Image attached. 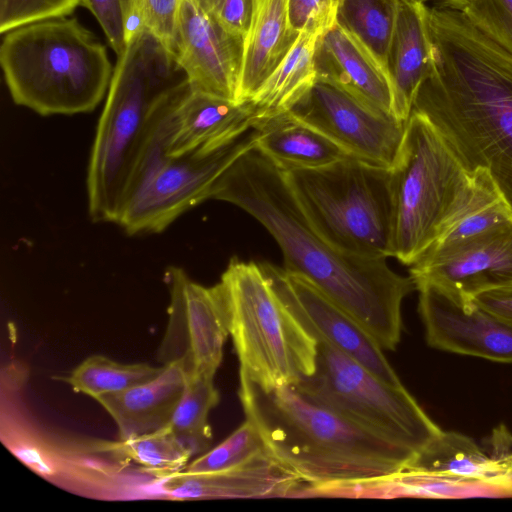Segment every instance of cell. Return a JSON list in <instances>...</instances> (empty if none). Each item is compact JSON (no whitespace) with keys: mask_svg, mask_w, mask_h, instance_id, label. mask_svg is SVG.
<instances>
[{"mask_svg":"<svg viewBox=\"0 0 512 512\" xmlns=\"http://www.w3.org/2000/svg\"><path fill=\"white\" fill-rule=\"evenodd\" d=\"M210 199L226 201L253 216L278 243L287 272L308 280L341 306L383 350L397 348L402 303L416 290L412 278L394 272L386 259L351 255L327 241L303 213L285 172L257 147L222 173Z\"/></svg>","mask_w":512,"mask_h":512,"instance_id":"1","label":"cell"},{"mask_svg":"<svg viewBox=\"0 0 512 512\" xmlns=\"http://www.w3.org/2000/svg\"><path fill=\"white\" fill-rule=\"evenodd\" d=\"M426 26L431 69L412 111L467 170H485L512 207V52L450 5H427Z\"/></svg>","mask_w":512,"mask_h":512,"instance_id":"2","label":"cell"},{"mask_svg":"<svg viewBox=\"0 0 512 512\" xmlns=\"http://www.w3.org/2000/svg\"><path fill=\"white\" fill-rule=\"evenodd\" d=\"M238 396L268 453L307 486L391 474L418 455L347 420L295 385L266 390L239 376Z\"/></svg>","mask_w":512,"mask_h":512,"instance_id":"3","label":"cell"},{"mask_svg":"<svg viewBox=\"0 0 512 512\" xmlns=\"http://www.w3.org/2000/svg\"><path fill=\"white\" fill-rule=\"evenodd\" d=\"M186 79L167 47L150 31L132 36L117 56L87 168L93 222H118L125 190L153 109Z\"/></svg>","mask_w":512,"mask_h":512,"instance_id":"4","label":"cell"},{"mask_svg":"<svg viewBox=\"0 0 512 512\" xmlns=\"http://www.w3.org/2000/svg\"><path fill=\"white\" fill-rule=\"evenodd\" d=\"M0 64L14 103L42 116L93 111L114 67L106 46L70 15L31 22L5 34Z\"/></svg>","mask_w":512,"mask_h":512,"instance_id":"5","label":"cell"},{"mask_svg":"<svg viewBox=\"0 0 512 512\" xmlns=\"http://www.w3.org/2000/svg\"><path fill=\"white\" fill-rule=\"evenodd\" d=\"M471 173L422 114L412 111L390 168L392 257L414 264L472 201Z\"/></svg>","mask_w":512,"mask_h":512,"instance_id":"6","label":"cell"},{"mask_svg":"<svg viewBox=\"0 0 512 512\" xmlns=\"http://www.w3.org/2000/svg\"><path fill=\"white\" fill-rule=\"evenodd\" d=\"M221 281L229 301L239 376L266 390L311 376L318 342L283 304L260 264L233 258Z\"/></svg>","mask_w":512,"mask_h":512,"instance_id":"7","label":"cell"},{"mask_svg":"<svg viewBox=\"0 0 512 512\" xmlns=\"http://www.w3.org/2000/svg\"><path fill=\"white\" fill-rule=\"evenodd\" d=\"M173 88L153 109L125 190L117 224L128 235L161 233L183 213L210 199L216 180L255 146L256 130L251 129L210 155H168L165 141Z\"/></svg>","mask_w":512,"mask_h":512,"instance_id":"8","label":"cell"},{"mask_svg":"<svg viewBox=\"0 0 512 512\" xmlns=\"http://www.w3.org/2000/svg\"><path fill=\"white\" fill-rule=\"evenodd\" d=\"M284 172L303 213L332 245L359 257H392L390 169L348 156Z\"/></svg>","mask_w":512,"mask_h":512,"instance_id":"9","label":"cell"},{"mask_svg":"<svg viewBox=\"0 0 512 512\" xmlns=\"http://www.w3.org/2000/svg\"><path fill=\"white\" fill-rule=\"evenodd\" d=\"M295 386L347 420L418 454L442 431L403 384L384 381L327 343L318 342L315 372Z\"/></svg>","mask_w":512,"mask_h":512,"instance_id":"10","label":"cell"},{"mask_svg":"<svg viewBox=\"0 0 512 512\" xmlns=\"http://www.w3.org/2000/svg\"><path fill=\"white\" fill-rule=\"evenodd\" d=\"M164 279L170 301L157 360L162 365L179 364L187 376L214 378L230 336V307L223 282L201 285L180 267H168Z\"/></svg>","mask_w":512,"mask_h":512,"instance_id":"11","label":"cell"},{"mask_svg":"<svg viewBox=\"0 0 512 512\" xmlns=\"http://www.w3.org/2000/svg\"><path fill=\"white\" fill-rule=\"evenodd\" d=\"M287 112L349 156L388 169L397 158L407 123L318 79Z\"/></svg>","mask_w":512,"mask_h":512,"instance_id":"12","label":"cell"},{"mask_svg":"<svg viewBox=\"0 0 512 512\" xmlns=\"http://www.w3.org/2000/svg\"><path fill=\"white\" fill-rule=\"evenodd\" d=\"M409 272L415 285L431 284L463 305L485 293L512 290V219L429 248Z\"/></svg>","mask_w":512,"mask_h":512,"instance_id":"13","label":"cell"},{"mask_svg":"<svg viewBox=\"0 0 512 512\" xmlns=\"http://www.w3.org/2000/svg\"><path fill=\"white\" fill-rule=\"evenodd\" d=\"M260 266L283 304L317 342L329 344L386 382L402 384L384 350L341 306L301 276L267 262Z\"/></svg>","mask_w":512,"mask_h":512,"instance_id":"14","label":"cell"},{"mask_svg":"<svg viewBox=\"0 0 512 512\" xmlns=\"http://www.w3.org/2000/svg\"><path fill=\"white\" fill-rule=\"evenodd\" d=\"M244 46L193 0H181L170 52L193 89L237 101Z\"/></svg>","mask_w":512,"mask_h":512,"instance_id":"15","label":"cell"},{"mask_svg":"<svg viewBox=\"0 0 512 512\" xmlns=\"http://www.w3.org/2000/svg\"><path fill=\"white\" fill-rule=\"evenodd\" d=\"M416 290L418 312L430 347L512 363L510 325L475 302L463 305L431 284H417Z\"/></svg>","mask_w":512,"mask_h":512,"instance_id":"16","label":"cell"},{"mask_svg":"<svg viewBox=\"0 0 512 512\" xmlns=\"http://www.w3.org/2000/svg\"><path fill=\"white\" fill-rule=\"evenodd\" d=\"M250 101L237 102L193 89L187 78L171 92L166 152L173 157L206 156L253 129Z\"/></svg>","mask_w":512,"mask_h":512,"instance_id":"17","label":"cell"},{"mask_svg":"<svg viewBox=\"0 0 512 512\" xmlns=\"http://www.w3.org/2000/svg\"><path fill=\"white\" fill-rule=\"evenodd\" d=\"M172 500L297 498L307 485L268 452L239 466L207 473L176 471L156 479Z\"/></svg>","mask_w":512,"mask_h":512,"instance_id":"18","label":"cell"},{"mask_svg":"<svg viewBox=\"0 0 512 512\" xmlns=\"http://www.w3.org/2000/svg\"><path fill=\"white\" fill-rule=\"evenodd\" d=\"M315 66L318 80L336 86L378 112L395 116L386 71L337 23L319 37Z\"/></svg>","mask_w":512,"mask_h":512,"instance_id":"19","label":"cell"},{"mask_svg":"<svg viewBox=\"0 0 512 512\" xmlns=\"http://www.w3.org/2000/svg\"><path fill=\"white\" fill-rule=\"evenodd\" d=\"M426 3L399 0L386 72L397 118L407 121L417 92L431 69V45L426 26Z\"/></svg>","mask_w":512,"mask_h":512,"instance_id":"20","label":"cell"},{"mask_svg":"<svg viewBox=\"0 0 512 512\" xmlns=\"http://www.w3.org/2000/svg\"><path fill=\"white\" fill-rule=\"evenodd\" d=\"M154 379L95 400L118 428L119 440H127L167 427L182 397L187 375L179 364L163 365Z\"/></svg>","mask_w":512,"mask_h":512,"instance_id":"21","label":"cell"},{"mask_svg":"<svg viewBox=\"0 0 512 512\" xmlns=\"http://www.w3.org/2000/svg\"><path fill=\"white\" fill-rule=\"evenodd\" d=\"M299 33L288 23L286 0H261L245 39L237 101L248 102L295 45Z\"/></svg>","mask_w":512,"mask_h":512,"instance_id":"22","label":"cell"},{"mask_svg":"<svg viewBox=\"0 0 512 512\" xmlns=\"http://www.w3.org/2000/svg\"><path fill=\"white\" fill-rule=\"evenodd\" d=\"M253 129L255 147L283 171L321 168L349 156L289 112L260 121Z\"/></svg>","mask_w":512,"mask_h":512,"instance_id":"23","label":"cell"},{"mask_svg":"<svg viewBox=\"0 0 512 512\" xmlns=\"http://www.w3.org/2000/svg\"><path fill=\"white\" fill-rule=\"evenodd\" d=\"M320 36L300 33L287 57L250 100L254 108L253 126L289 111L316 82L315 54Z\"/></svg>","mask_w":512,"mask_h":512,"instance_id":"24","label":"cell"},{"mask_svg":"<svg viewBox=\"0 0 512 512\" xmlns=\"http://www.w3.org/2000/svg\"><path fill=\"white\" fill-rule=\"evenodd\" d=\"M398 5L399 0H340L337 8L336 23L354 37L385 71Z\"/></svg>","mask_w":512,"mask_h":512,"instance_id":"25","label":"cell"},{"mask_svg":"<svg viewBox=\"0 0 512 512\" xmlns=\"http://www.w3.org/2000/svg\"><path fill=\"white\" fill-rule=\"evenodd\" d=\"M219 401L213 377L187 376L186 387L168 428L192 457L211 448L213 434L208 416Z\"/></svg>","mask_w":512,"mask_h":512,"instance_id":"26","label":"cell"},{"mask_svg":"<svg viewBox=\"0 0 512 512\" xmlns=\"http://www.w3.org/2000/svg\"><path fill=\"white\" fill-rule=\"evenodd\" d=\"M91 448L117 460L133 461L155 479L182 470L192 458L168 426L127 440L93 442Z\"/></svg>","mask_w":512,"mask_h":512,"instance_id":"27","label":"cell"},{"mask_svg":"<svg viewBox=\"0 0 512 512\" xmlns=\"http://www.w3.org/2000/svg\"><path fill=\"white\" fill-rule=\"evenodd\" d=\"M164 366L146 363L123 364L103 355H92L83 360L68 376L57 377L75 392L97 397L124 391L157 377Z\"/></svg>","mask_w":512,"mask_h":512,"instance_id":"28","label":"cell"},{"mask_svg":"<svg viewBox=\"0 0 512 512\" xmlns=\"http://www.w3.org/2000/svg\"><path fill=\"white\" fill-rule=\"evenodd\" d=\"M267 448L256 425L245 421L216 447L199 455L182 470L189 473H207L230 469L266 453Z\"/></svg>","mask_w":512,"mask_h":512,"instance_id":"29","label":"cell"},{"mask_svg":"<svg viewBox=\"0 0 512 512\" xmlns=\"http://www.w3.org/2000/svg\"><path fill=\"white\" fill-rule=\"evenodd\" d=\"M81 6L97 20L116 55L121 54L135 35L133 0H81Z\"/></svg>","mask_w":512,"mask_h":512,"instance_id":"30","label":"cell"},{"mask_svg":"<svg viewBox=\"0 0 512 512\" xmlns=\"http://www.w3.org/2000/svg\"><path fill=\"white\" fill-rule=\"evenodd\" d=\"M457 8L484 34L512 52V0H464Z\"/></svg>","mask_w":512,"mask_h":512,"instance_id":"31","label":"cell"},{"mask_svg":"<svg viewBox=\"0 0 512 512\" xmlns=\"http://www.w3.org/2000/svg\"><path fill=\"white\" fill-rule=\"evenodd\" d=\"M81 0H0V33L39 20L67 16Z\"/></svg>","mask_w":512,"mask_h":512,"instance_id":"32","label":"cell"},{"mask_svg":"<svg viewBox=\"0 0 512 512\" xmlns=\"http://www.w3.org/2000/svg\"><path fill=\"white\" fill-rule=\"evenodd\" d=\"M181 0H133L135 34L153 33L170 51Z\"/></svg>","mask_w":512,"mask_h":512,"instance_id":"33","label":"cell"},{"mask_svg":"<svg viewBox=\"0 0 512 512\" xmlns=\"http://www.w3.org/2000/svg\"><path fill=\"white\" fill-rule=\"evenodd\" d=\"M340 0H286L290 28L297 32L323 34L336 23Z\"/></svg>","mask_w":512,"mask_h":512,"instance_id":"34","label":"cell"},{"mask_svg":"<svg viewBox=\"0 0 512 512\" xmlns=\"http://www.w3.org/2000/svg\"><path fill=\"white\" fill-rule=\"evenodd\" d=\"M202 11L227 31L248 36L261 0H193Z\"/></svg>","mask_w":512,"mask_h":512,"instance_id":"35","label":"cell"},{"mask_svg":"<svg viewBox=\"0 0 512 512\" xmlns=\"http://www.w3.org/2000/svg\"><path fill=\"white\" fill-rule=\"evenodd\" d=\"M474 302L512 327V290L485 293Z\"/></svg>","mask_w":512,"mask_h":512,"instance_id":"36","label":"cell"},{"mask_svg":"<svg viewBox=\"0 0 512 512\" xmlns=\"http://www.w3.org/2000/svg\"><path fill=\"white\" fill-rule=\"evenodd\" d=\"M419 1H422V2H427V1H436V2H439V3H442V4H446V5H450V6H453V7H459L464 0H419Z\"/></svg>","mask_w":512,"mask_h":512,"instance_id":"37","label":"cell"}]
</instances>
